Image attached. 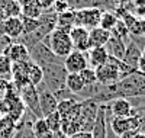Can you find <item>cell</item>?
I'll use <instances>...</instances> for the list:
<instances>
[{"label":"cell","instance_id":"cell-30","mask_svg":"<svg viewBox=\"0 0 145 138\" xmlns=\"http://www.w3.org/2000/svg\"><path fill=\"white\" fill-rule=\"evenodd\" d=\"M80 74V77L84 83V86H89V84H93L97 81V79H96V73H94V68L91 67H87V68H84L83 71L78 73Z\"/></svg>","mask_w":145,"mask_h":138},{"label":"cell","instance_id":"cell-26","mask_svg":"<svg viewBox=\"0 0 145 138\" xmlns=\"http://www.w3.org/2000/svg\"><path fill=\"white\" fill-rule=\"evenodd\" d=\"M44 119H45L46 125L50 127V129L52 132H59V129H61V115H59L58 110L50 114L48 116H45Z\"/></svg>","mask_w":145,"mask_h":138},{"label":"cell","instance_id":"cell-21","mask_svg":"<svg viewBox=\"0 0 145 138\" xmlns=\"http://www.w3.org/2000/svg\"><path fill=\"white\" fill-rule=\"evenodd\" d=\"M65 87L74 95H80V92L84 89V83L78 73H68L65 79Z\"/></svg>","mask_w":145,"mask_h":138},{"label":"cell","instance_id":"cell-14","mask_svg":"<svg viewBox=\"0 0 145 138\" xmlns=\"http://www.w3.org/2000/svg\"><path fill=\"white\" fill-rule=\"evenodd\" d=\"M5 55L12 61V62H23V61H29V49L20 44L19 41H13L7 49L5 51Z\"/></svg>","mask_w":145,"mask_h":138},{"label":"cell","instance_id":"cell-35","mask_svg":"<svg viewBox=\"0 0 145 138\" xmlns=\"http://www.w3.org/2000/svg\"><path fill=\"white\" fill-rule=\"evenodd\" d=\"M68 138H91V132H87V131H78L76 134L70 135Z\"/></svg>","mask_w":145,"mask_h":138},{"label":"cell","instance_id":"cell-27","mask_svg":"<svg viewBox=\"0 0 145 138\" xmlns=\"http://www.w3.org/2000/svg\"><path fill=\"white\" fill-rule=\"evenodd\" d=\"M20 20H22V26H23V35H28L41 26L39 19H32V18H26V16L20 15Z\"/></svg>","mask_w":145,"mask_h":138},{"label":"cell","instance_id":"cell-13","mask_svg":"<svg viewBox=\"0 0 145 138\" xmlns=\"http://www.w3.org/2000/svg\"><path fill=\"white\" fill-rule=\"evenodd\" d=\"M107 134V116H106V105H99L97 114H96L93 128H91V138H106Z\"/></svg>","mask_w":145,"mask_h":138},{"label":"cell","instance_id":"cell-6","mask_svg":"<svg viewBox=\"0 0 145 138\" xmlns=\"http://www.w3.org/2000/svg\"><path fill=\"white\" fill-rule=\"evenodd\" d=\"M19 97L22 100V103L25 105V109H28V112L32 116L42 118L41 108H39V96L35 86L26 84L25 87H22L19 90Z\"/></svg>","mask_w":145,"mask_h":138},{"label":"cell","instance_id":"cell-38","mask_svg":"<svg viewBox=\"0 0 145 138\" xmlns=\"http://www.w3.org/2000/svg\"><path fill=\"white\" fill-rule=\"evenodd\" d=\"M54 138H68V137L64 135L61 131H59V132H55V134H54Z\"/></svg>","mask_w":145,"mask_h":138},{"label":"cell","instance_id":"cell-34","mask_svg":"<svg viewBox=\"0 0 145 138\" xmlns=\"http://www.w3.org/2000/svg\"><path fill=\"white\" fill-rule=\"evenodd\" d=\"M36 3L39 5V7L45 12V10H50V9H52V5H54V2L55 0H35Z\"/></svg>","mask_w":145,"mask_h":138},{"label":"cell","instance_id":"cell-23","mask_svg":"<svg viewBox=\"0 0 145 138\" xmlns=\"http://www.w3.org/2000/svg\"><path fill=\"white\" fill-rule=\"evenodd\" d=\"M44 80V73H42V68L39 66H36L33 64V62L31 61V64H29V68H28V81L29 84L32 86H39Z\"/></svg>","mask_w":145,"mask_h":138},{"label":"cell","instance_id":"cell-39","mask_svg":"<svg viewBox=\"0 0 145 138\" xmlns=\"http://www.w3.org/2000/svg\"><path fill=\"white\" fill-rule=\"evenodd\" d=\"M135 112H137V115H141V114H144V112H145V105H144L142 108H135Z\"/></svg>","mask_w":145,"mask_h":138},{"label":"cell","instance_id":"cell-12","mask_svg":"<svg viewBox=\"0 0 145 138\" xmlns=\"http://www.w3.org/2000/svg\"><path fill=\"white\" fill-rule=\"evenodd\" d=\"M70 38L72 42V47L77 51H83L87 53L90 49V44H89V29L83 28V26H74L70 31Z\"/></svg>","mask_w":145,"mask_h":138},{"label":"cell","instance_id":"cell-11","mask_svg":"<svg viewBox=\"0 0 145 138\" xmlns=\"http://www.w3.org/2000/svg\"><path fill=\"white\" fill-rule=\"evenodd\" d=\"M7 36L10 39H19L23 35V26L22 20L19 18H5V20L0 23V36Z\"/></svg>","mask_w":145,"mask_h":138},{"label":"cell","instance_id":"cell-10","mask_svg":"<svg viewBox=\"0 0 145 138\" xmlns=\"http://www.w3.org/2000/svg\"><path fill=\"white\" fill-rule=\"evenodd\" d=\"M64 67L68 73H80L84 68L89 67V60H87V54L83 51H72L64 58Z\"/></svg>","mask_w":145,"mask_h":138},{"label":"cell","instance_id":"cell-29","mask_svg":"<svg viewBox=\"0 0 145 138\" xmlns=\"http://www.w3.org/2000/svg\"><path fill=\"white\" fill-rule=\"evenodd\" d=\"M3 13H5V18H19L22 15V6L16 0H13L3 9Z\"/></svg>","mask_w":145,"mask_h":138},{"label":"cell","instance_id":"cell-31","mask_svg":"<svg viewBox=\"0 0 145 138\" xmlns=\"http://www.w3.org/2000/svg\"><path fill=\"white\" fill-rule=\"evenodd\" d=\"M52 10L57 15H59V13H63V12L70 10V6L67 3V0H55L54 5H52Z\"/></svg>","mask_w":145,"mask_h":138},{"label":"cell","instance_id":"cell-20","mask_svg":"<svg viewBox=\"0 0 145 138\" xmlns=\"http://www.w3.org/2000/svg\"><path fill=\"white\" fill-rule=\"evenodd\" d=\"M32 132H33L35 138H54V134H55L50 129V127L46 125L44 118H38V119L33 121Z\"/></svg>","mask_w":145,"mask_h":138},{"label":"cell","instance_id":"cell-4","mask_svg":"<svg viewBox=\"0 0 145 138\" xmlns=\"http://www.w3.org/2000/svg\"><path fill=\"white\" fill-rule=\"evenodd\" d=\"M29 58L33 64L39 66L41 68L50 66V64H57V62H64L63 58L57 57L48 45H45L44 42H39L33 45L31 49H29Z\"/></svg>","mask_w":145,"mask_h":138},{"label":"cell","instance_id":"cell-5","mask_svg":"<svg viewBox=\"0 0 145 138\" xmlns=\"http://www.w3.org/2000/svg\"><path fill=\"white\" fill-rule=\"evenodd\" d=\"M145 122V118L142 115H135V116H126V118H107V125L112 129L115 135H122L126 131L132 129H141V125Z\"/></svg>","mask_w":145,"mask_h":138},{"label":"cell","instance_id":"cell-37","mask_svg":"<svg viewBox=\"0 0 145 138\" xmlns=\"http://www.w3.org/2000/svg\"><path fill=\"white\" fill-rule=\"evenodd\" d=\"M16 2H18V3H19V5H20V6L23 7V6H26V5H29L31 2H33V0H16Z\"/></svg>","mask_w":145,"mask_h":138},{"label":"cell","instance_id":"cell-7","mask_svg":"<svg viewBox=\"0 0 145 138\" xmlns=\"http://www.w3.org/2000/svg\"><path fill=\"white\" fill-rule=\"evenodd\" d=\"M76 12V26H83L86 29H93L99 26L102 9L97 7H87V9H80Z\"/></svg>","mask_w":145,"mask_h":138},{"label":"cell","instance_id":"cell-16","mask_svg":"<svg viewBox=\"0 0 145 138\" xmlns=\"http://www.w3.org/2000/svg\"><path fill=\"white\" fill-rule=\"evenodd\" d=\"M141 57H142V49H141L137 44H134V42L129 39L128 44H126L125 55H123L122 61L125 62L126 66H129V67H132V68H135V70H137V67H138V61H139Z\"/></svg>","mask_w":145,"mask_h":138},{"label":"cell","instance_id":"cell-18","mask_svg":"<svg viewBox=\"0 0 145 138\" xmlns=\"http://www.w3.org/2000/svg\"><path fill=\"white\" fill-rule=\"evenodd\" d=\"M76 26V12L74 10H67L63 13L57 15V23H55V29H59L63 32L70 34V31Z\"/></svg>","mask_w":145,"mask_h":138},{"label":"cell","instance_id":"cell-15","mask_svg":"<svg viewBox=\"0 0 145 138\" xmlns=\"http://www.w3.org/2000/svg\"><path fill=\"white\" fill-rule=\"evenodd\" d=\"M86 54H87V60H89V67H91V68H97V67L106 64L107 58H109V54L105 47L90 48Z\"/></svg>","mask_w":145,"mask_h":138},{"label":"cell","instance_id":"cell-17","mask_svg":"<svg viewBox=\"0 0 145 138\" xmlns=\"http://www.w3.org/2000/svg\"><path fill=\"white\" fill-rule=\"evenodd\" d=\"M112 34L106 31V29H102L100 26H96L93 29L89 31V44H90V48H94V47H105L107 44V41L110 39Z\"/></svg>","mask_w":145,"mask_h":138},{"label":"cell","instance_id":"cell-25","mask_svg":"<svg viewBox=\"0 0 145 138\" xmlns=\"http://www.w3.org/2000/svg\"><path fill=\"white\" fill-rule=\"evenodd\" d=\"M110 34H112V36H116V38L125 41L126 44H128V41H129V31H128V28H126V25L120 20V19H119L118 23L115 25V28L110 31Z\"/></svg>","mask_w":145,"mask_h":138},{"label":"cell","instance_id":"cell-3","mask_svg":"<svg viewBox=\"0 0 145 138\" xmlns=\"http://www.w3.org/2000/svg\"><path fill=\"white\" fill-rule=\"evenodd\" d=\"M42 42L50 47V49L57 57L63 58V60L74 49L71 38H70V34L63 32L59 29H54L48 36H45V39Z\"/></svg>","mask_w":145,"mask_h":138},{"label":"cell","instance_id":"cell-2","mask_svg":"<svg viewBox=\"0 0 145 138\" xmlns=\"http://www.w3.org/2000/svg\"><path fill=\"white\" fill-rule=\"evenodd\" d=\"M42 73H44L42 83L52 93L65 87V79H67L68 71L64 67V62H57V64L46 66L42 68Z\"/></svg>","mask_w":145,"mask_h":138},{"label":"cell","instance_id":"cell-32","mask_svg":"<svg viewBox=\"0 0 145 138\" xmlns=\"http://www.w3.org/2000/svg\"><path fill=\"white\" fill-rule=\"evenodd\" d=\"M10 86H12V81H10V80L0 77V100H5V99H6Z\"/></svg>","mask_w":145,"mask_h":138},{"label":"cell","instance_id":"cell-8","mask_svg":"<svg viewBox=\"0 0 145 138\" xmlns=\"http://www.w3.org/2000/svg\"><path fill=\"white\" fill-rule=\"evenodd\" d=\"M106 105V116L107 118H126V116H132V103L126 97H116L113 100H110Z\"/></svg>","mask_w":145,"mask_h":138},{"label":"cell","instance_id":"cell-28","mask_svg":"<svg viewBox=\"0 0 145 138\" xmlns=\"http://www.w3.org/2000/svg\"><path fill=\"white\" fill-rule=\"evenodd\" d=\"M12 62L5 54L0 55V77L2 79H12Z\"/></svg>","mask_w":145,"mask_h":138},{"label":"cell","instance_id":"cell-40","mask_svg":"<svg viewBox=\"0 0 145 138\" xmlns=\"http://www.w3.org/2000/svg\"><path fill=\"white\" fill-rule=\"evenodd\" d=\"M3 20H5V13H3V10L0 9V23H2Z\"/></svg>","mask_w":145,"mask_h":138},{"label":"cell","instance_id":"cell-9","mask_svg":"<svg viewBox=\"0 0 145 138\" xmlns=\"http://www.w3.org/2000/svg\"><path fill=\"white\" fill-rule=\"evenodd\" d=\"M36 90H38V96H39V108H41V114L42 118L48 116L50 114L57 110L58 106V100L54 96V93L51 90H48L45 84L41 83L39 86H36Z\"/></svg>","mask_w":145,"mask_h":138},{"label":"cell","instance_id":"cell-24","mask_svg":"<svg viewBox=\"0 0 145 138\" xmlns=\"http://www.w3.org/2000/svg\"><path fill=\"white\" fill-rule=\"evenodd\" d=\"M44 13V10L39 7V5L35 2H31L29 5L23 6L22 7V16H26V18H32V19H39L41 15Z\"/></svg>","mask_w":145,"mask_h":138},{"label":"cell","instance_id":"cell-33","mask_svg":"<svg viewBox=\"0 0 145 138\" xmlns=\"http://www.w3.org/2000/svg\"><path fill=\"white\" fill-rule=\"evenodd\" d=\"M13 42V39H10V38H7V36H0V55L2 54H5V51L7 49V47Z\"/></svg>","mask_w":145,"mask_h":138},{"label":"cell","instance_id":"cell-41","mask_svg":"<svg viewBox=\"0 0 145 138\" xmlns=\"http://www.w3.org/2000/svg\"><path fill=\"white\" fill-rule=\"evenodd\" d=\"M142 55L145 57V45H144V49H142Z\"/></svg>","mask_w":145,"mask_h":138},{"label":"cell","instance_id":"cell-19","mask_svg":"<svg viewBox=\"0 0 145 138\" xmlns=\"http://www.w3.org/2000/svg\"><path fill=\"white\" fill-rule=\"evenodd\" d=\"M106 51L109 54V57H113L116 60H122L125 55V49H126V42L116 38V36H110V39L107 41V44L105 45Z\"/></svg>","mask_w":145,"mask_h":138},{"label":"cell","instance_id":"cell-22","mask_svg":"<svg viewBox=\"0 0 145 138\" xmlns=\"http://www.w3.org/2000/svg\"><path fill=\"white\" fill-rule=\"evenodd\" d=\"M118 20H119V18H118V15L115 13V12H112V10H102L99 26L102 29H106V31L110 32L115 28V25L118 23Z\"/></svg>","mask_w":145,"mask_h":138},{"label":"cell","instance_id":"cell-42","mask_svg":"<svg viewBox=\"0 0 145 138\" xmlns=\"http://www.w3.org/2000/svg\"><path fill=\"white\" fill-rule=\"evenodd\" d=\"M141 115H142V116H144V118H145V112H144V114H141Z\"/></svg>","mask_w":145,"mask_h":138},{"label":"cell","instance_id":"cell-1","mask_svg":"<svg viewBox=\"0 0 145 138\" xmlns=\"http://www.w3.org/2000/svg\"><path fill=\"white\" fill-rule=\"evenodd\" d=\"M118 97H145V74L134 71L116 83Z\"/></svg>","mask_w":145,"mask_h":138},{"label":"cell","instance_id":"cell-36","mask_svg":"<svg viewBox=\"0 0 145 138\" xmlns=\"http://www.w3.org/2000/svg\"><path fill=\"white\" fill-rule=\"evenodd\" d=\"M10 2H13V0H0V9L3 10V9H5L9 3H10Z\"/></svg>","mask_w":145,"mask_h":138}]
</instances>
